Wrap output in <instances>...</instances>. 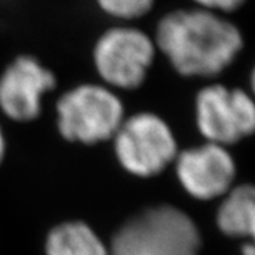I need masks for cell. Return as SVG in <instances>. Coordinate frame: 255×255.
Instances as JSON below:
<instances>
[{"mask_svg":"<svg viewBox=\"0 0 255 255\" xmlns=\"http://www.w3.org/2000/svg\"><path fill=\"white\" fill-rule=\"evenodd\" d=\"M243 255H255V250L251 243H248L247 246L243 247Z\"/></svg>","mask_w":255,"mask_h":255,"instance_id":"13","label":"cell"},{"mask_svg":"<svg viewBox=\"0 0 255 255\" xmlns=\"http://www.w3.org/2000/svg\"><path fill=\"white\" fill-rule=\"evenodd\" d=\"M196 118L201 135L210 143H236L254 132V101L244 90L211 84L196 97Z\"/></svg>","mask_w":255,"mask_h":255,"instance_id":"6","label":"cell"},{"mask_svg":"<svg viewBox=\"0 0 255 255\" xmlns=\"http://www.w3.org/2000/svg\"><path fill=\"white\" fill-rule=\"evenodd\" d=\"M114 137L121 164L129 173L140 177L160 173L177 153L169 125L150 112L124 119Z\"/></svg>","mask_w":255,"mask_h":255,"instance_id":"5","label":"cell"},{"mask_svg":"<svg viewBox=\"0 0 255 255\" xmlns=\"http://www.w3.org/2000/svg\"><path fill=\"white\" fill-rule=\"evenodd\" d=\"M55 85L54 73L37 57L16 55L0 75V110L13 121H33L41 112L43 97Z\"/></svg>","mask_w":255,"mask_h":255,"instance_id":"7","label":"cell"},{"mask_svg":"<svg viewBox=\"0 0 255 255\" xmlns=\"http://www.w3.org/2000/svg\"><path fill=\"white\" fill-rule=\"evenodd\" d=\"M219 228L230 237H251L255 228V194L253 186L228 190L217 213Z\"/></svg>","mask_w":255,"mask_h":255,"instance_id":"9","label":"cell"},{"mask_svg":"<svg viewBox=\"0 0 255 255\" xmlns=\"http://www.w3.org/2000/svg\"><path fill=\"white\" fill-rule=\"evenodd\" d=\"M200 243L187 214L160 206L129 220L114 238L111 255H199Z\"/></svg>","mask_w":255,"mask_h":255,"instance_id":"2","label":"cell"},{"mask_svg":"<svg viewBox=\"0 0 255 255\" xmlns=\"http://www.w3.org/2000/svg\"><path fill=\"white\" fill-rule=\"evenodd\" d=\"M98 9L114 23L135 24L146 17L156 4V0H94Z\"/></svg>","mask_w":255,"mask_h":255,"instance_id":"11","label":"cell"},{"mask_svg":"<svg viewBox=\"0 0 255 255\" xmlns=\"http://www.w3.org/2000/svg\"><path fill=\"white\" fill-rule=\"evenodd\" d=\"M46 255H110L101 238L81 221L60 224L50 231Z\"/></svg>","mask_w":255,"mask_h":255,"instance_id":"10","label":"cell"},{"mask_svg":"<svg viewBox=\"0 0 255 255\" xmlns=\"http://www.w3.org/2000/svg\"><path fill=\"white\" fill-rule=\"evenodd\" d=\"M194 7L209 10L213 13H219L228 16L236 13L247 3V0H191Z\"/></svg>","mask_w":255,"mask_h":255,"instance_id":"12","label":"cell"},{"mask_svg":"<svg viewBox=\"0 0 255 255\" xmlns=\"http://www.w3.org/2000/svg\"><path fill=\"white\" fill-rule=\"evenodd\" d=\"M91 54L104 85L132 91L145 82L159 53L150 33L136 24L114 23L95 38Z\"/></svg>","mask_w":255,"mask_h":255,"instance_id":"3","label":"cell"},{"mask_svg":"<svg viewBox=\"0 0 255 255\" xmlns=\"http://www.w3.org/2000/svg\"><path fill=\"white\" fill-rule=\"evenodd\" d=\"M176 170L190 196L199 200H211L231 190L236 163L224 146L209 142L182 152L176 162Z\"/></svg>","mask_w":255,"mask_h":255,"instance_id":"8","label":"cell"},{"mask_svg":"<svg viewBox=\"0 0 255 255\" xmlns=\"http://www.w3.org/2000/svg\"><path fill=\"white\" fill-rule=\"evenodd\" d=\"M3 155H4V137L1 133V128H0V162L3 159Z\"/></svg>","mask_w":255,"mask_h":255,"instance_id":"14","label":"cell"},{"mask_svg":"<svg viewBox=\"0 0 255 255\" xmlns=\"http://www.w3.org/2000/svg\"><path fill=\"white\" fill-rule=\"evenodd\" d=\"M58 130L65 139L97 143L115 136L124 122V105L104 84H80L57 102Z\"/></svg>","mask_w":255,"mask_h":255,"instance_id":"4","label":"cell"},{"mask_svg":"<svg viewBox=\"0 0 255 255\" xmlns=\"http://www.w3.org/2000/svg\"><path fill=\"white\" fill-rule=\"evenodd\" d=\"M152 36L157 53L189 78L219 75L244 48L243 31L231 18L194 6L164 13Z\"/></svg>","mask_w":255,"mask_h":255,"instance_id":"1","label":"cell"}]
</instances>
